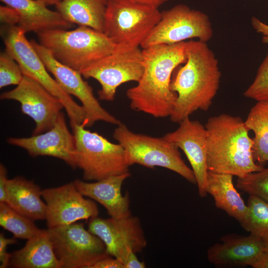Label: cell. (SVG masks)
<instances>
[{
	"mask_svg": "<svg viewBox=\"0 0 268 268\" xmlns=\"http://www.w3.org/2000/svg\"><path fill=\"white\" fill-rule=\"evenodd\" d=\"M221 241L207 251L209 262L217 266H251L266 250L263 238L252 234L225 235Z\"/></svg>",
	"mask_w": 268,
	"mask_h": 268,
	"instance_id": "ac0fdd59",
	"label": "cell"
},
{
	"mask_svg": "<svg viewBox=\"0 0 268 268\" xmlns=\"http://www.w3.org/2000/svg\"><path fill=\"white\" fill-rule=\"evenodd\" d=\"M0 1L17 11L20 18L18 26L26 33L34 32L38 34L51 29H69L73 25L65 20L57 10H51L47 5L35 0Z\"/></svg>",
	"mask_w": 268,
	"mask_h": 268,
	"instance_id": "ffe728a7",
	"label": "cell"
},
{
	"mask_svg": "<svg viewBox=\"0 0 268 268\" xmlns=\"http://www.w3.org/2000/svg\"><path fill=\"white\" fill-rule=\"evenodd\" d=\"M25 33L18 26H2L1 35L5 51L18 63L24 75L35 80L61 100L70 126L83 124L85 117L83 107L75 102L50 75L31 42L26 38Z\"/></svg>",
	"mask_w": 268,
	"mask_h": 268,
	"instance_id": "8992f818",
	"label": "cell"
},
{
	"mask_svg": "<svg viewBox=\"0 0 268 268\" xmlns=\"http://www.w3.org/2000/svg\"><path fill=\"white\" fill-rule=\"evenodd\" d=\"M144 70L142 49L116 45L110 54L80 71L83 77L96 80L102 100L115 99L117 89L129 81L138 82Z\"/></svg>",
	"mask_w": 268,
	"mask_h": 268,
	"instance_id": "9c48e42d",
	"label": "cell"
},
{
	"mask_svg": "<svg viewBox=\"0 0 268 268\" xmlns=\"http://www.w3.org/2000/svg\"><path fill=\"white\" fill-rule=\"evenodd\" d=\"M233 176L208 171L206 192L213 197L216 207L241 224L247 216L248 207L234 186Z\"/></svg>",
	"mask_w": 268,
	"mask_h": 268,
	"instance_id": "603a6c76",
	"label": "cell"
},
{
	"mask_svg": "<svg viewBox=\"0 0 268 268\" xmlns=\"http://www.w3.org/2000/svg\"><path fill=\"white\" fill-rule=\"evenodd\" d=\"M186 45L185 41L142 49V75L126 92L132 110L157 118L170 117L177 97L170 88L172 75L186 61Z\"/></svg>",
	"mask_w": 268,
	"mask_h": 268,
	"instance_id": "7a4b0ae2",
	"label": "cell"
},
{
	"mask_svg": "<svg viewBox=\"0 0 268 268\" xmlns=\"http://www.w3.org/2000/svg\"><path fill=\"white\" fill-rule=\"evenodd\" d=\"M108 0H63L56 10L68 22L103 32Z\"/></svg>",
	"mask_w": 268,
	"mask_h": 268,
	"instance_id": "cb8c5ba5",
	"label": "cell"
},
{
	"mask_svg": "<svg viewBox=\"0 0 268 268\" xmlns=\"http://www.w3.org/2000/svg\"><path fill=\"white\" fill-rule=\"evenodd\" d=\"M236 187L250 195L256 196L268 202V168L238 178Z\"/></svg>",
	"mask_w": 268,
	"mask_h": 268,
	"instance_id": "83f0119b",
	"label": "cell"
},
{
	"mask_svg": "<svg viewBox=\"0 0 268 268\" xmlns=\"http://www.w3.org/2000/svg\"><path fill=\"white\" fill-rule=\"evenodd\" d=\"M263 239L265 245L266 250L268 251V235L263 237Z\"/></svg>",
	"mask_w": 268,
	"mask_h": 268,
	"instance_id": "ab89813d",
	"label": "cell"
},
{
	"mask_svg": "<svg viewBox=\"0 0 268 268\" xmlns=\"http://www.w3.org/2000/svg\"><path fill=\"white\" fill-rule=\"evenodd\" d=\"M251 24L254 30L262 35V42L268 44V24L255 16L251 19Z\"/></svg>",
	"mask_w": 268,
	"mask_h": 268,
	"instance_id": "836d02e7",
	"label": "cell"
},
{
	"mask_svg": "<svg viewBox=\"0 0 268 268\" xmlns=\"http://www.w3.org/2000/svg\"><path fill=\"white\" fill-rule=\"evenodd\" d=\"M178 67L170 88L177 99L170 116L179 123L200 110L207 111L219 87L221 72L218 61L205 42L186 41V61Z\"/></svg>",
	"mask_w": 268,
	"mask_h": 268,
	"instance_id": "6da1fadb",
	"label": "cell"
},
{
	"mask_svg": "<svg viewBox=\"0 0 268 268\" xmlns=\"http://www.w3.org/2000/svg\"><path fill=\"white\" fill-rule=\"evenodd\" d=\"M8 180L6 167L0 164V202H5L7 197V188Z\"/></svg>",
	"mask_w": 268,
	"mask_h": 268,
	"instance_id": "d6a6232c",
	"label": "cell"
},
{
	"mask_svg": "<svg viewBox=\"0 0 268 268\" xmlns=\"http://www.w3.org/2000/svg\"><path fill=\"white\" fill-rule=\"evenodd\" d=\"M9 267L14 268H61L48 229H41L21 249L12 252Z\"/></svg>",
	"mask_w": 268,
	"mask_h": 268,
	"instance_id": "7402d4cb",
	"label": "cell"
},
{
	"mask_svg": "<svg viewBox=\"0 0 268 268\" xmlns=\"http://www.w3.org/2000/svg\"><path fill=\"white\" fill-rule=\"evenodd\" d=\"M174 131L163 137L185 153L194 174L199 196L206 197L208 172L207 162V133L205 126L189 117L183 120Z\"/></svg>",
	"mask_w": 268,
	"mask_h": 268,
	"instance_id": "e0dca14e",
	"label": "cell"
},
{
	"mask_svg": "<svg viewBox=\"0 0 268 268\" xmlns=\"http://www.w3.org/2000/svg\"><path fill=\"white\" fill-rule=\"evenodd\" d=\"M19 20V14L14 8L6 5L0 6V20L4 25L18 26Z\"/></svg>",
	"mask_w": 268,
	"mask_h": 268,
	"instance_id": "4dcf8cb0",
	"label": "cell"
},
{
	"mask_svg": "<svg viewBox=\"0 0 268 268\" xmlns=\"http://www.w3.org/2000/svg\"><path fill=\"white\" fill-rule=\"evenodd\" d=\"M35 0L39 1L47 6L48 5H53V4H55L56 5L57 3L62 1L63 0Z\"/></svg>",
	"mask_w": 268,
	"mask_h": 268,
	"instance_id": "f35d334b",
	"label": "cell"
},
{
	"mask_svg": "<svg viewBox=\"0 0 268 268\" xmlns=\"http://www.w3.org/2000/svg\"><path fill=\"white\" fill-rule=\"evenodd\" d=\"M205 127L209 171L240 178L264 168L254 160L253 140L241 118L221 114L209 118Z\"/></svg>",
	"mask_w": 268,
	"mask_h": 268,
	"instance_id": "3957f363",
	"label": "cell"
},
{
	"mask_svg": "<svg viewBox=\"0 0 268 268\" xmlns=\"http://www.w3.org/2000/svg\"><path fill=\"white\" fill-rule=\"evenodd\" d=\"M33 48L60 87L68 94L76 97L81 102L85 113L83 125L90 127L97 121L119 125L122 122L100 104L92 88L82 78L80 72L57 60L51 52L35 40L30 41Z\"/></svg>",
	"mask_w": 268,
	"mask_h": 268,
	"instance_id": "7c38bea8",
	"label": "cell"
},
{
	"mask_svg": "<svg viewBox=\"0 0 268 268\" xmlns=\"http://www.w3.org/2000/svg\"><path fill=\"white\" fill-rule=\"evenodd\" d=\"M161 16L157 7L130 0H108L103 32L116 45L138 47Z\"/></svg>",
	"mask_w": 268,
	"mask_h": 268,
	"instance_id": "ba28073f",
	"label": "cell"
},
{
	"mask_svg": "<svg viewBox=\"0 0 268 268\" xmlns=\"http://www.w3.org/2000/svg\"><path fill=\"white\" fill-rule=\"evenodd\" d=\"M42 193L34 182L17 176L8 180L5 203L33 220H44L46 205L42 200Z\"/></svg>",
	"mask_w": 268,
	"mask_h": 268,
	"instance_id": "44dd1931",
	"label": "cell"
},
{
	"mask_svg": "<svg viewBox=\"0 0 268 268\" xmlns=\"http://www.w3.org/2000/svg\"><path fill=\"white\" fill-rule=\"evenodd\" d=\"M42 197L46 205L45 220L48 228L89 219L99 214L96 203L85 199L73 182L43 189Z\"/></svg>",
	"mask_w": 268,
	"mask_h": 268,
	"instance_id": "9a60e30c",
	"label": "cell"
},
{
	"mask_svg": "<svg viewBox=\"0 0 268 268\" xmlns=\"http://www.w3.org/2000/svg\"><path fill=\"white\" fill-rule=\"evenodd\" d=\"M135 253L131 251L123 262L124 268H144L145 265L137 258Z\"/></svg>",
	"mask_w": 268,
	"mask_h": 268,
	"instance_id": "d590c367",
	"label": "cell"
},
{
	"mask_svg": "<svg viewBox=\"0 0 268 268\" xmlns=\"http://www.w3.org/2000/svg\"><path fill=\"white\" fill-rule=\"evenodd\" d=\"M37 35L39 43L57 60L80 72L116 47L104 32L85 26L73 30L51 29Z\"/></svg>",
	"mask_w": 268,
	"mask_h": 268,
	"instance_id": "277c9868",
	"label": "cell"
},
{
	"mask_svg": "<svg viewBox=\"0 0 268 268\" xmlns=\"http://www.w3.org/2000/svg\"><path fill=\"white\" fill-rule=\"evenodd\" d=\"M139 3L152 6L159 8L160 6L169 0H130Z\"/></svg>",
	"mask_w": 268,
	"mask_h": 268,
	"instance_id": "74e56055",
	"label": "cell"
},
{
	"mask_svg": "<svg viewBox=\"0 0 268 268\" xmlns=\"http://www.w3.org/2000/svg\"><path fill=\"white\" fill-rule=\"evenodd\" d=\"M7 141L25 149L32 157H56L63 160L72 169L76 168L75 136L69 131L62 112L50 130L29 137H9Z\"/></svg>",
	"mask_w": 268,
	"mask_h": 268,
	"instance_id": "2e32d148",
	"label": "cell"
},
{
	"mask_svg": "<svg viewBox=\"0 0 268 268\" xmlns=\"http://www.w3.org/2000/svg\"><path fill=\"white\" fill-rule=\"evenodd\" d=\"M254 268H268V251L265 250L251 264Z\"/></svg>",
	"mask_w": 268,
	"mask_h": 268,
	"instance_id": "8d00e7d4",
	"label": "cell"
},
{
	"mask_svg": "<svg viewBox=\"0 0 268 268\" xmlns=\"http://www.w3.org/2000/svg\"><path fill=\"white\" fill-rule=\"evenodd\" d=\"M0 98L19 102L21 112L35 123L32 135L50 130L61 110L64 108L60 99L38 82L25 75L15 88L1 93Z\"/></svg>",
	"mask_w": 268,
	"mask_h": 268,
	"instance_id": "5bb4252c",
	"label": "cell"
},
{
	"mask_svg": "<svg viewBox=\"0 0 268 268\" xmlns=\"http://www.w3.org/2000/svg\"><path fill=\"white\" fill-rule=\"evenodd\" d=\"M92 268H124V266L119 260L110 256L97 262Z\"/></svg>",
	"mask_w": 268,
	"mask_h": 268,
	"instance_id": "e575fe53",
	"label": "cell"
},
{
	"mask_svg": "<svg viewBox=\"0 0 268 268\" xmlns=\"http://www.w3.org/2000/svg\"><path fill=\"white\" fill-rule=\"evenodd\" d=\"M245 124L254 133L253 154L255 161L268 163V101H257L251 109Z\"/></svg>",
	"mask_w": 268,
	"mask_h": 268,
	"instance_id": "d4e9b609",
	"label": "cell"
},
{
	"mask_svg": "<svg viewBox=\"0 0 268 268\" xmlns=\"http://www.w3.org/2000/svg\"><path fill=\"white\" fill-rule=\"evenodd\" d=\"M54 251L61 268H92L110 257L102 241L81 222L48 228Z\"/></svg>",
	"mask_w": 268,
	"mask_h": 268,
	"instance_id": "8fae6325",
	"label": "cell"
},
{
	"mask_svg": "<svg viewBox=\"0 0 268 268\" xmlns=\"http://www.w3.org/2000/svg\"><path fill=\"white\" fill-rule=\"evenodd\" d=\"M17 242L16 238H8L4 237L3 233L0 234V268H6L9 267L11 254L7 252V247L9 245Z\"/></svg>",
	"mask_w": 268,
	"mask_h": 268,
	"instance_id": "1f68e13d",
	"label": "cell"
},
{
	"mask_svg": "<svg viewBox=\"0 0 268 268\" xmlns=\"http://www.w3.org/2000/svg\"><path fill=\"white\" fill-rule=\"evenodd\" d=\"M244 95L257 101H268V52L260 65L253 81L245 90Z\"/></svg>",
	"mask_w": 268,
	"mask_h": 268,
	"instance_id": "f1b7e54d",
	"label": "cell"
},
{
	"mask_svg": "<svg viewBox=\"0 0 268 268\" xmlns=\"http://www.w3.org/2000/svg\"><path fill=\"white\" fill-rule=\"evenodd\" d=\"M24 75L16 60L5 51L0 54V88L18 85Z\"/></svg>",
	"mask_w": 268,
	"mask_h": 268,
	"instance_id": "f546056e",
	"label": "cell"
},
{
	"mask_svg": "<svg viewBox=\"0 0 268 268\" xmlns=\"http://www.w3.org/2000/svg\"><path fill=\"white\" fill-rule=\"evenodd\" d=\"M34 220L15 211L5 202H0V225L15 238L28 240L41 229Z\"/></svg>",
	"mask_w": 268,
	"mask_h": 268,
	"instance_id": "484cf974",
	"label": "cell"
},
{
	"mask_svg": "<svg viewBox=\"0 0 268 268\" xmlns=\"http://www.w3.org/2000/svg\"><path fill=\"white\" fill-rule=\"evenodd\" d=\"M113 136L123 147L129 166L137 164L149 168H165L196 184L194 174L182 158L179 148L163 137L135 133L122 123Z\"/></svg>",
	"mask_w": 268,
	"mask_h": 268,
	"instance_id": "5b68a950",
	"label": "cell"
},
{
	"mask_svg": "<svg viewBox=\"0 0 268 268\" xmlns=\"http://www.w3.org/2000/svg\"><path fill=\"white\" fill-rule=\"evenodd\" d=\"M130 176L128 172L93 182L77 179L73 182L82 195L101 204L111 217L118 219L132 215L129 195L122 193L123 184Z\"/></svg>",
	"mask_w": 268,
	"mask_h": 268,
	"instance_id": "d6986e66",
	"label": "cell"
},
{
	"mask_svg": "<svg viewBox=\"0 0 268 268\" xmlns=\"http://www.w3.org/2000/svg\"><path fill=\"white\" fill-rule=\"evenodd\" d=\"M213 34L211 23L205 13L179 4L161 12L160 20L140 47L143 49L193 38L206 43Z\"/></svg>",
	"mask_w": 268,
	"mask_h": 268,
	"instance_id": "30bf717a",
	"label": "cell"
},
{
	"mask_svg": "<svg viewBox=\"0 0 268 268\" xmlns=\"http://www.w3.org/2000/svg\"><path fill=\"white\" fill-rule=\"evenodd\" d=\"M88 230L104 244L108 255L123 262L131 251L140 252L147 241L139 219L131 215L122 218L89 219Z\"/></svg>",
	"mask_w": 268,
	"mask_h": 268,
	"instance_id": "4fadbf2b",
	"label": "cell"
},
{
	"mask_svg": "<svg viewBox=\"0 0 268 268\" xmlns=\"http://www.w3.org/2000/svg\"><path fill=\"white\" fill-rule=\"evenodd\" d=\"M76 143V168L82 170L83 178L98 181L129 172L123 147L111 142L83 124L70 126Z\"/></svg>",
	"mask_w": 268,
	"mask_h": 268,
	"instance_id": "52a82bcc",
	"label": "cell"
},
{
	"mask_svg": "<svg viewBox=\"0 0 268 268\" xmlns=\"http://www.w3.org/2000/svg\"><path fill=\"white\" fill-rule=\"evenodd\" d=\"M248 212L240 224L250 234L262 238L268 235V202L255 195L247 201Z\"/></svg>",
	"mask_w": 268,
	"mask_h": 268,
	"instance_id": "4316f807",
	"label": "cell"
}]
</instances>
